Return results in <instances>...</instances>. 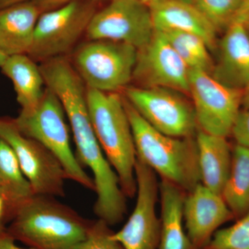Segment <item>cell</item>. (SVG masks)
Listing matches in <instances>:
<instances>
[{
	"label": "cell",
	"mask_w": 249,
	"mask_h": 249,
	"mask_svg": "<svg viewBox=\"0 0 249 249\" xmlns=\"http://www.w3.org/2000/svg\"><path fill=\"white\" fill-rule=\"evenodd\" d=\"M42 72L46 87L58 96L65 109L76 143L77 160L92 172L97 194L93 211L108 225H116L126 213L127 196L95 134L84 82L70 60L65 58L49 62Z\"/></svg>",
	"instance_id": "6da1fadb"
},
{
	"label": "cell",
	"mask_w": 249,
	"mask_h": 249,
	"mask_svg": "<svg viewBox=\"0 0 249 249\" xmlns=\"http://www.w3.org/2000/svg\"><path fill=\"white\" fill-rule=\"evenodd\" d=\"M91 224L53 196L35 195L15 212L5 231L31 248L73 249Z\"/></svg>",
	"instance_id": "7a4b0ae2"
},
{
	"label": "cell",
	"mask_w": 249,
	"mask_h": 249,
	"mask_svg": "<svg viewBox=\"0 0 249 249\" xmlns=\"http://www.w3.org/2000/svg\"><path fill=\"white\" fill-rule=\"evenodd\" d=\"M137 159L147 165L161 179L190 193L201 183L196 137L177 138L152 127L124 97Z\"/></svg>",
	"instance_id": "3957f363"
},
{
	"label": "cell",
	"mask_w": 249,
	"mask_h": 249,
	"mask_svg": "<svg viewBox=\"0 0 249 249\" xmlns=\"http://www.w3.org/2000/svg\"><path fill=\"white\" fill-rule=\"evenodd\" d=\"M90 119L98 142L118 177L126 196L137 194V160L133 134L124 97L87 88Z\"/></svg>",
	"instance_id": "277c9868"
},
{
	"label": "cell",
	"mask_w": 249,
	"mask_h": 249,
	"mask_svg": "<svg viewBox=\"0 0 249 249\" xmlns=\"http://www.w3.org/2000/svg\"><path fill=\"white\" fill-rule=\"evenodd\" d=\"M65 116L60 99L46 87L37 106L22 109L14 121L24 136L40 142L58 159L67 178L95 191L93 179L85 173L72 152Z\"/></svg>",
	"instance_id": "5b68a950"
},
{
	"label": "cell",
	"mask_w": 249,
	"mask_h": 249,
	"mask_svg": "<svg viewBox=\"0 0 249 249\" xmlns=\"http://www.w3.org/2000/svg\"><path fill=\"white\" fill-rule=\"evenodd\" d=\"M137 49L109 40H89L73 55V65L87 88L117 93L132 81Z\"/></svg>",
	"instance_id": "8992f818"
},
{
	"label": "cell",
	"mask_w": 249,
	"mask_h": 249,
	"mask_svg": "<svg viewBox=\"0 0 249 249\" xmlns=\"http://www.w3.org/2000/svg\"><path fill=\"white\" fill-rule=\"evenodd\" d=\"M96 3L92 0H76L42 13L28 55L35 61L42 62L64 56L86 34L97 12Z\"/></svg>",
	"instance_id": "52a82bcc"
},
{
	"label": "cell",
	"mask_w": 249,
	"mask_h": 249,
	"mask_svg": "<svg viewBox=\"0 0 249 249\" xmlns=\"http://www.w3.org/2000/svg\"><path fill=\"white\" fill-rule=\"evenodd\" d=\"M176 90L132 87L124 96L141 116L159 132L177 138L196 137L198 124L193 104Z\"/></svg>",
	"instance_id": "ba28073f"
},
{
	"label": "cell",
	"mask_w": 249,
	"mask_h": 249,
	"mask_svg": "<svg viewBox=\"0 0 249 249\" xmlns=\"http://www.w3.org/2000/svg\"><path fill=\"white\" fill-rule=\"evenodd\" d=\"M189 93L199 129L213 135L230 137L241 110L243 91L223 85L209 72L190 70Z\"/></svg>",
	"instance_id": "9c48e42d"
},
{
	"label": "cell",
	"mask_w": 249,
	"mask_h": 249,
	"mask_svg": "<svg viewBox=\"0 0 249 249\" xmlns=\"http://www.w3.org/2000/svg\"><path fill=\"white\" fill-rule=\"evenodd\" d=\"M0 138L14 150L35 195L65 196L66 173L58 159L47 147L24 136L14 119H0Z\"/></svg>",
	"instance_id": "30bf717a"
},
{
	"label": "cell",
	"mask_w": 249,
	"mask_h": 249,
	"mask_svg": "<svg viewBox=\"0 0 249 249\" xmlns=\"http://www.w3.org/2000/svg\"><path fill=\"white\" fill-rule=\"evenodd\" d=\"M151 9L139 0H111L91 19L86 36L89 40L122 42L139 50L155 34Z\"/></svg>",
	"instance_id": "8fae6325"
},
{
	"label": "cell",
	"mask_w": 249,
	"mask_h": 249,
	"mask_svg": "<svg viewBox=\"0 0 249 249\" xmlns=\"http://www.w3.org/2000/svg\"><path fill=\"white\" fill-rule=\"evenodd\" d=\"M137 198L128 220L113 237L124 249H158L160 222L157 214L160 183L157 174L137 159L135 163Z\"/></svg>",
	"instance_id": "7c38bea8"
},
{
	"label": "cell",
	"mask_w": 249,
	"mask_h": 249,
	"mask_svg": "<svg viewBox=\"0 0 249 249\" xmlns=\"http://www.w3.org/2000/svg\"><path fill=\"white\" fill-rule=\"evenodd\" d=\"M190 70L161 33L155 31L137 51L132 80L139 88H163L189 93Z\"/></svg>",
	"instance_id": "4fadbf2b"
},
{
	"label": "cell",
	"mask_w": 249,
	"mask_h": 249,
	"mask_svg": "<svg viewBox=\"0 0 249 249\" xmlns=\"http://www.w3.org/2000/svg\"><path fill=\"white\" fill-rule=\"evenodd\" d=\"M183 214L187 234L199 249L206 248L221 226L235 219L222 196L201 183L186 193Z\"/></svg>",
	"instance_id": "5bb4252c"
},
{
	"label": "cell",
	"mask_w": 249,
	"mask_h": 249,
	"mask_svg": "<svg viewBox=\"0 0 249 249\" xmlns=\"http://www.w3.org/2000/svg\"><path fill=\"white\" fill-rule=\"evenodd\" d=\"M217 47L219 56L211 75L223 85L244 91L249 86V34L244 22L234 21Z\"/></svg>",
	"instance_id": "9a60e30c"
},
{
	"label": "cell",
	"mask_w": 249,
	"mask_h": 249,
	"mask_svg": "<svg viewBox=\"0 0 249 249\" xmlns=\"http://www.w3.org/2000/svg\"><path fill=\"white\" fill-rule=\"evenodd\" d=\"M150 9L155 31L195 34L204 39L211 50L217 47V31L194 4L179 0H160Z\"/></svg>",
	"instance_id": "2e32d148"
},
{
	"label": "cell",
	"mask_w": 249,
	"mask_h": 249,
	"mask_svg": "<svg viewBox=\"0 0 249 249\" xmlns=\"http://www.w3.org/2000/svg\"><path fill=\"white\" fill-rule=\"evenodd\" d=\"M196 140L201 183L221 196L231 168L232 147L227 138L199 128Z\"/></svg>",
	"instance_id": "e0dca14e"
},
{
	"label": "cell",
	"mask_w": 249,
	"mask_h": 249,
	"mask_svg": "<svg viewBox=\"0 0 249 249\" xmlns=\"http://www.w3.org/2000/svg\"><path fill=\"white\" fill-rule=\"evenodd\" d=\"M40 14L33 1L0 10V51L6 56L28 55Z\"/></svg>",
	"instance_id": "ac0fdd59"
},
{
	"label": "cell",
	"mask_w": 249,
	"mask_h": 249,
	"mask_svg": "<svg viewBox=\"0 0 249 249\" xmlns=\"http://www.w3.org/2000/svg\"><path fill=\"white\" fill-rule=\"evenodd\" d=\"M186 193L173 183H160V231L158 249H199L183 227V202Z\"/></svg>",
	"instance_id": "d6986e66"
},
{
	"label": "cell",
	"mask_w": 249,
	"mask_h": 249,
	"mask_svg": "<svg viewBox=\"0 0 249 249\" xmlns=\"http://www.w3.org/2000/svg\"><path fill=\"white\" fill-rule=\"evenodd\" d=\"M34 196L32 186L22 173L14 150L0 138V197L4 203L6 224Z\"/></svg>",
	"instance_id": "ffe728a7"
},
{
	"label": "cell",
	"mask_w": 249,
	"mask_h": 249,
	"mask_svg": "<svg viewBox=\"0 0 249 249\" xmlns=\"http://www.w3.org/2000/svg\"><path fill=\"white\" fill-rule=\"evenodd\" d=\"M3 73L13 82L17 101L22 109L37 106L43 96L45 85L40 66L27 54L8 56L1 67Z\"/></svg>",
	"instance_id": "44dd1931"
},
{
	"label": "cell",
	"mask_w": 249,
	"mask_h": 249,
	"mask_svg": "<svg viewBox=\"0 0 249 249\" xmlns=\"http://www.w3.org/2000/svg\"><path fill=\"white\" fill-rule=\"evenodd\" d=\"M221 196L235 220L249 212V148L237 144L232 147L231 168Z\"/></svg>",
	"instance_id": "7402d4cb"
},
{
	"label": "cell",
	"mask_w": 249,
	"mask_h": 249,
	"mask_svg": "<svg viewBox=\"0 0 249 249\" xmlns=\"http://www.w3.org/2000/svg\"><path fill=\"white\" fill-rule=\"evenodd\" d=\"M160 33L190 70H201L211 73L214 64L210 53L211 49L204 39L195 34L178 31Z\"/></svg>",
	"instance_id": "603a6c76"
},
{
	"label": "cell",
	"mask_w": 249,
	"mask_h": 249,
	"mask_svg": "<svg viewBox=\"0 0 249 249\" xmlns=\"http://www.w3.org/2000/svg\"><path fill=\"white\" fill-rule=\"evenodd\" d=\"M243 0H195L193 4L218 31L227 30L235 20Z\"/></svg>",
	"instance_id": "cb8c5ba5"
},
{
	"label": "cell",
	"mask_w": 249,
	"mask_h": 249,
	"mask_svg": "<svg viewBox=\"0 0 249 249\" xmlns=\"http://www.w3.org/2000/svg\"><path fill=\"white\" fill-rule=\"evenodd\" d=\"M204 249H249V211L231 227L214 232Z\"/></svg>",
	"instance_id": "d4e9b609"
},
{
	"label": "cell",
	"mask_w": 249,
	"mask_h": 249,
	"mask_svg": "<svg viewBox=\"0 0 249 249\" xmlns=\"http://www.w3.org/2000/svg\"><path fill=\"white\" fill-rule=\"evenodd\" d=\"M110 226L102 219L91 222L85 240L73 249H124L120 242L113 237Z\"/></svg>",
	"instance_id": "484cf974"
},
{
	"label": "cell",
	"mask_w": 249,
	"mask_h": 249,
	"mask_svg": "<svg viewBox=\"0 0 249 249\" xmlns=\"http://www.w3.org/2000/svg\"><path fill=\"white\" fill-rule=\"evenodd\" d=\"M231 136L235 139L236 144L249 148V109H241Z\"/></svg>",
	"instance_id": "4316f807"
},
{
	"label": "cell",
	"mask_w": 249,
	"mask_h": 249,
	"mask_svg": "<svg viewBox=\"0 0 249 249\" xmlns=\"http://www.w3.org/2000/svg\"><path fill=\"white\" fill-rule=\"evenodd\" d=\"M72 1H76V0H33L32 1L37 6L42 14L46 11L57 9ZM92 1L97 2L103 0H92Z\"/></svg>",
	"instance_id": "83f0119b"
},
{
	"label": "cell",
	"mask_w": 249,
	"mask_h": 249,
	"mask_svg": "<svg viewBox=\"0 0 249 249\" xmlns=\"http://www.w3.org/2000/svg\"><path fill=\"white\" fill-rule=\"evenodd\" d=\"M0 249H28L20 248L16 245V240L6 231L0 233ZM29 249H36L31 248Z\"/></svg>",
	"instance_id": "f1b7e54d"
},
{
	"label": "cell",
	"mask_w": 249,
	"mask_h": 249,
	"mask_svg": "<svg viewBox=\"0 0 249 249\" xmlns=\"http://www.w3.org/2000/svg\"><path fill=\"white\" fill-rule=\"evenodd\" d=\"M249 16V0H243V4H242V8H241L240 12H239L238 15H237L235 20L245 22V19H247Z\"/></svg>",
	"instance_id": "f546056e"
},
{
	"label": "cell",
	"mask_w": 249,
	"mask_h": 249,
	"mask_svg": "<svg viewBox=\"0 0 249 249\" xmlns=\"http://www.w3.org/2000/svg\"><path fill=\"white\" fill-rule=\"evenodd\" d=\"M33 0H0V10L11 7L15 5L32 1Z\"/></svg>",
	"instance_id": "4dcf8cb0"
},
{
	"label": "cell",
	"mask_w": 249,
	"mask_h": 249,
	"mask_svg": "<svg viewBox=\"0 0 249 249\" xmlns=\"http://www.w3.org/2000/svg\"><path fill=\"white\" fill-rule=\"evenodd\" d=\"M4 210V201L0 197V233L4 231L5 229H6L4 227L5 224H6V222H5Z\"/></svg>",
	"instance_id": "1f68e13d"
},
{
	"label": "cell",
	"mask_w": 249,
	"mask_h": 249,
	"mask_svg": "<svg viewBox=\"0 0 249 249\" xmlns=\"http://www.w3.org/2000/svg\"><path fill=\"white\" fill-rule=\"evenodd\" d=\"M242 107L245 109H249V86L244 90Z\"/></svg>",
	"instance_id": "d6a6232c"
},
{
	"label": "cell",
	"mask_w": 249,
	"mask_h": 249,
	"mask_svg": "<svg viewBox=\"0 0 249 249\" xmlns=\"http://www.w3.org/2000/svg\"><path fill=\"white\" fill-rule=\"evenodd\" d=\"M139 1H140L141 2L147 5V6H148L150 8L151 6H153V5L157 4V3L159 1H160V0H139Z\"/></svg>",
	"instance_id": "836d02e7"
},
{
	"label": "cell",
	"mask_w": 249,
	"mask_h": 249,
	"mask_svg": "<svg viewBox=\"0 0 249 249\" xmlns=\"http://www.w3.org/2000/svg\"><path fill=\"white\" fill-rule=\"evenodd\" d=\"M7 57L8 56H6L4 53H2V52L0 51V67H2V65H4Z\"/></svg>",
	"instance_id": "e575fe53"
},
{
	"label": "cell",
	"mask_w": 249,
	"mask_h": 249,
	"mask_svg": "<svg viewBox=\"0 0 249 249\" xmlns=\"http://www.w3.org/2000/svg\"><path fill=\"white\" fill-rule=\"evenodd\" d=\"M244 24H245L246 29H247V30L248 31L249 34V16L247 17V19H245Z\"/></svg>",
	"instance_id": "d590c367"
},
{
	"label": "cell",
	"mask_w": 249,
	"mask_h": 249,
	"mask_svg": "<svg viewBox=\"0 0 249 249\" xmlns=\"http://www.w3.org/2000/svg\"><path fill=\"white\" fill-rule=\"evenodd\" d=\"M179 1H184V2L190 3V4H193L195 0H179Z\"/></svg>",
	"instance_id": "8d00e7d4"
}]
</instances>
